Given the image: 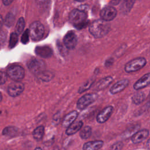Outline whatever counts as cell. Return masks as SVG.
<instances>
[{
    "label": "cell",
    "instance_id": "obj_1",
    "mask_svg": "<svg viewBox=\"0 0 150 150\" xmlns=\"http://www.w3.org/2000/svg\"><path fill=\"white\" fill-rule=\"evenodd\" d=\"M110 30V25L107 21L98 19L91 23L89 27L90 33L95 38H102L106 35Z\"/></svg>",
    "mask_w": 150,
    "mask_h": 150
},
{
    "label": "cell",
    "instance_id": "obj_2",
    "mask_svg": "<svg viewBox=\"0 0 150 150\" xmlns=\"http://www.w3.org/2000/svg\"><path fill=\"white\" fill-rule=\"evenodd\" d=\"M87 17V14L84 11L77 9L73 10L69 15L70 21L78 28L86 23Z\"/></svg>",
    "mask_w": 150,
    "mask_h": 150
},
{
    "label": "cell",
    "instance_id": "obj_3",
    "mask_svg": "<svg viewBox=\"0 0 150 150\" xmlns=\"http://www.w3.org/2000/svg\"><path fill=\"white\" fill-rule=\"evenodd\" d=\"M8 76L15 81H19L25 77V70L19 65H12L6 70Z\"/></svg>",
    "mask_w": 150,
    "mask_h": 150
},
{
    "label": "cell",
    "instance_id": "obj_4",
    "mask_svg": "<svg viewBox=\"0 0 150 150\" xmlns=\"http://www.w3.org/2000/svg\"><path fill=\"white\" fill-rule=\"evenodd\" d=\"M29 35L31 39L34 41H38L42 39L45 32L43 25L39 21L33 22L29 29Z\"/></svg>",
    "mask_w": 150,
    "mask_h": 150
},
{
    "label": "cell",
    "instance_id": "obj_5",
    "mask_svg": "<svg viewBox=\"0 0 150 150\" xmlns=\"http://www.w3.org/2000/svg\"><path fill=\"white\" fill-rule=\"evenodd\" d=\"M146 63L144 57H137L128 62L125 66L124 69L127 73L135 72L143 68Z\"/></svg>",
    "mask_w": 150,
    "mask_h": 150
},
{
    "label": "cell",
    "instance_id": "obj_6",
    "mask_svg": "<svg viewBox=\"0 0 150 150\" xmlns=\"http://www.w3.org/2000/svg\"><path fill=\"white\" fill-rule=\"evenodd\" d=\"M98 98L96 93H88L81 97L77 102V108L80 110H83L89 105L93 103Z\"/></svg>",
    "mask_w": 150,
    "mask_h": 150
},
{
    "label": "cell",
    "instance_id": "obj_7",
    "mask_svg": "<svg viewBox=\"0 0 150 150\" xmlns=\"http://www.w3.org/2000/svg\"><path fill=\"white\" fill-rule=\"evenodd\" d=\"M28 67L29 70L36 76L45 70L46 65L43 61L38 59H33L28 63Z\"/></svg>",
    "mask_w": 150,
    "mask_h": 150
},
{
    "label": "cell",
    "instance_id": "obj_8",
    "mask_svg": "<svg viewBox=\"0 0 150 150\" xmlns=\"http://www.w3.org/2000/svg\"><path fill=\"white\" fill-rule=\"evenodd\" d=\"M24 90V84L19 81H15L11 83L7 88L8 94L13 97L21 94Z\"/></svg>",
    "mask_w": 150,
    "mask_h": 150
},
{
    "label": "cell",
    "instance_id": "obj_9",
    "mask_svg": "<svg viewBox=\"0 0 150 150\" xmlns=\"http://www.w3.org/2000/svg\"><path fill=\"white\" fill-rule=\"evenodd\" d=\"M63 42L67 49H74L77 43V38L76 33L73 31L67 32L64 37Z\"/></svg>",
    "mask_w": 150,
    "mask_h": 150
},
{
    "label": "cell",
    "instance_id": "obj_10",
    "mask_svg": "<svg viewBox=\"0 0 150 150\" xmlns=\"http://www.w3.org/2000/svg\"><path fill=\"white\" fill-rule=\"evenodd\" d=\"M117 15V11L112 6H106L100 12L101 18L105 21H110L115 18Z\"/></svg>",
    "mask_w": 150,
    "mask_h": 150
},
{
    "label": "cell",
    "instance_id": "obj_11",
    "mask_svg": "<svg viewBox=\"0 0 150 150\" xmlns=\"http://www.w3.org/2000/svg\"><path fill=\"white\" fill-rule=\"evenodd\" d=\"M113 111V107L111 105L105 107L101 110L97 116V121L98 122L102 124L106 122L110 117Z\"/></svg>",
    "mask_w": 150,
    "mask_h": 150
},
{
    "label": "cell",
    "instance_id": "obj_12",
    "mask_svg": "<svg viewBox=\"0 0 150 150\" xmlns=\"http://www.w3.org/2000/svg\"><path fill=\"white\" fill-rule=\"evenodd\" d=\"M128 79H122L115 83L110 89V92L112 94H115L124 90L129 84Z\"/></svg>",
    "mask_w": 150,
    "mask_h": 150
},
{
    "label": "cell",
    "instance_id": "obj_13",
    "mask_svg": "<svg viewBox=\"0 0 150 150\" xmlns=\"http://www.w3.org/2000/svg\"><path fill=\"white\" fill-rule=\"evenodd\" d=\"M150 84V73H147L142 76L134 84V88L135 90H139L146 87Z\"/></svg>",
    "mask_w": 150,
    "mask_h": 150
},
{
    "label": "cell",
    "instance_id": "obj_14",
    "mask_svg": "<svg viewBox=\"0 0 150 150\" xmlns=\"http://www.w3.org/2000/svg\"><path fill=\"white\" fill-rule=\"evenodd\" d=\"M78 112L76 110H74L66 115L62 122V127L64 128H67L69 127L76 120L78 117Z\"/></svg>",
    "mask_w": 150,
    "mask_h": 150
},
{
    "label": "cell",
    "instance_id": "obj_15",
    "mask_svg": "<svg viewBox=\"0 0 150 150\" xmlns=\"http://www.w3.org/2000/svg\"><path fill=\"white\" fill-rule=\"evenodd\" d=\"M149 135V131L143 129L138 131L132 137L131 141L134 144H138L144 141Z\"/></svg>",
    "mask_w": 150,
    "mask_h": 150
},
{
    "label": "cell",
    "instance_id": "obj_16",
    "mask_svg": "<svg viewBox=\"0 0 150 150\" xmlns=\"http://www.w3.org/2000/svg\"><path fill=\"white\" fill-rule=\"evenodd\" d=\"M36 54L43 58H47L52 56V49L47 46H37L35 49Z\"/></svg>",
    "mask_w": 150,
    "mask_h": 150
},
{
    "label": "cell",
    "instance_id": "obj_17",
    "mask_svg": "<svg viewBox=\"0 0 150 150\" xmlns=\"http://www.w3.org/2000/svg\"><path fill=\"white\" fill-rule=\"evenodd\" d=\"M104 142L101 140H95L87 142L83 145V150H98L103 145Z\"/></svg>",
    "mask_w": 150,
    "mask_h": 150
},
{
    "label": "cell",
    "instance_id": "obj_18",
    "mask_svg": "<svg viewBox=\"0 0 150 150\" xmlns=\"http://www.w3.org/2000/svg\"><path fill=\"white\" fill-rule=\"evenodd\" d=\"M83 122L81 121H78L74 122L69 127H67L66 130V134L67 135H71L77 132L83 127Z\"/></svg>",
    "mask_w": 150,
    "mask_h": 150
},
{
    "label": "cell",
    "instance_id": "obj_19",
    "mask_svg": "<svg viewBox=\"0 0 150 150\" xmlns=\"http://www.w3.org/2000/svg\"><path fill=\"white\" fill-rule=\"evenodd\" d=\"M113 79L111 76H107L100 80L96 84V88L97 90H101L107 88L112 81Z\"/></svg>",
    "mask_w": 150,
    "mask_h": 150
},
{
    "label": "cell",
    "instance_id": "obj_20",
    "mask_svg": "<svg viewBox=\"0 0 150 150\" xmlns=\"http://www.w3.org/2000/svg\"><path fill=\"white\" fill-rule=\"evenodd\" d=\"M140 126L138 124H135L130 126L122 134V137L124 138H127L130 137H132L139 129Z\"/></svg>",
    "mask_w": 150,
    "mask_h": 150
},
{
    "label": "cell",
    "instance_id": "obj_21",
    "mask_svg": "<svg viewBox=\"0 0 150 150\" xmlns=\"http://www.w3.org/2000/svg\"><path fill=\"white\" fill-rule=\"evenodd\" d=\"M54 75L53 72L48 70H44L40 73H39V74H38L37 77L40 80L43 81L47 82L50 81L52 79H53V78L54 77Z\"/></svg>",
    "mask_w": 150,
    "mask_h": 150
},
{
    "label": "cell",
    "instance_id": "obj_22",
    "mask_svg": "<svg viewBox=\"0 0 150 150\" xmlns=\"http://www.w3.org/2000/svg\"><path fill=\"white\" fill-rule=\"evenodd\" d=\"M45 132V128L43 126L40 125L36 127L32 132V135L34 139L38 141H40L44 135Z\"/></svg>",
    "mask_w": 150,
    "mask_h": 150
},
{
    "label": "cell",
    "instance_id": "obj_23",
    "mask_svg": "<svg viewBox=\"0 0 150 150\" xmlns=\"http://www.w3.org/2000/svg\"><path fill=\"white\" fill-rule=\"evenodd\" d=\"M145 98V95L143 92L138 91L135 93L132 97V102L137 105L142 103Z\"/></svg>",
    "mask_w": 150,
    "mask_h": 150
},
{
    "label": "cell",
    "instance_id": "obj_24",
    "mask_svg": "<svg viewBox=\"0 0 150 150\" xmlns=\"http://www.w3.org/2000/svg\"><path fill=\"white\" fill-rule=\"evenodd\" d=\"M18 129L16 127L13 126H8L5 127L2 131V134L9 137H14L18 133Z\"/></svg>",
    "mask_w": 150,
    "mask_h": 150
},
{
    "label": "cell",
    "instance_id": "obj_25",
    "mask_svg": "<svg viewBox=\"0 0 150 150\" xmlns=\"http://www.w3.org/2000/svg\"><path fill=\"white\" fill-rule=\"evenodd\" d=\"M92 133V129L90 126H85L80 131V137L82 139H86L88 138Z\"/></svg>",
    "mask_w": 150,
    "mask_h": 150
},
{
    "label": "cell",
    "instance_id": "obj_26",
    "mask_svg": "<svg viewBox=\"0 0 150 150\" xmlns=\"http://www.w3.org/2000/svg\"><path fill=\"white\" fill-rule=\"evenodd\" d=\"M94 82V79L93 78L89 79L87 80L86 81H85L79 88L78 93H81L86 90H87L88 88H90V87L92 86V84Z\"/></svg>",
    "mask_w": 150,
    "mask_h": 150
},
{
    "label": "cell",
    "instance_id": "obj_27",
    "mask_svg": "<svg viewBox=\"0 0 150 150\" xmlns=\"http://www.w3.org/2000/svg\"><path fill=\"white\" fill-rule=\"evenodd\" d=\"M25 26V22L24 19L23 18H20L18 21V22L16 25V32L18 35L21 34L23 32Z\"/></svg>",
    "mask_w": 150,
    "mask_h": 150
},
{
    "label": "cell",
    "instance_id": "obj_28",
    "mask_svg": "<svg viewBox=\"0 0 150 150\" xmlns=\"http://www.w3.org/2000/svg\"><path fill=\"white\" fill-rule=\"evenodd\" d=\"M18 40V34L16 32H13L11 34L9 46L10 48H12L15 46Z\"/></svg>",
    "mask_w": 150,
    "mask_h": 150
},
{
    "label": "cell",
    "instance_id": "obj_29",
    "mask_svg": "<svg viewBox=\"0 0 150 150\" xmlns=\"http://www.w3.org/2000/svg\"><path fill=\"white\" fill-rule=\"evenodd\" d=\"M15 21V17L12 13H8V15L6 16L5 18V24L8 26H11L13 25Z\"/></svg>",
    "mask_w": 150,
    "mask_h": 150
},
{
    "label": "cell",
    "instance_id": "obj_30",
    "mask_svg": "<svg viewBox=\"0 0 150 150\" xmlns=\"http://www.w3.org/2000/svg\"><path fill=\"white\" fill-rule=\"evenodd\" d=\"M123 145H124L123 143L121 141H119L112 145L110 146L109 150H121L123 147Z\"/></svg>",
    "mask_w": 150,
    "mask_h": 150
},
{
    "label": "cell",
    "instance_id": "obj_31",
    "mask_svg": "<svg viewBox=\"0 0 150 150\" xmlns=\"http://www.w3.org/2000/svg\"><path fill=\"white\" fill-rule=\"evenodd\" d=\"M29 30H26L22 38H21V42L23 43V44H26L28 41H29Z\"/></svg>",
    "mask_w": 150,
    "mask_h": 150
},
{
    "label": "cell",
    "instance_id": "obj_32",
    "mask_svg": "<svg viewBox=\"0 0 150 150\" xmlns=\"http://www.w3.org/2000/svg\"><path fill=\"white\" fill-rule=\"evenodd\" d=\"M134 1H135V0H125L124 3L125 8L127 10L129 11L130 9L132 7L133 4L134 3Z\"/></svg>",
    "mask_w": 150,
    "mask_h": 150
},
{
    "label": "cell",
    "instance_id": "obj_33",
    "mask_svg": "<svg viewBox=\"0 0 150 150\" xmlns=\"http://www.w3.org/2000/svg\"><path fill=\"white\" fill-rule=\"evenodd\" d=\"M7 77L8 75L6 74V73H4L3 71H1V80H0V83L1 84H3L4 83H5L7 80Z\"/></svg>",
    "mask_w": 150,
    "mask_h": 150
},
{
    "label": "cell",
    "instance_id": "obj_34",
    "mask_svg": "<svg viewBox=\"0 0 150 150\" xmlns=\"http://www.w3.org/2000/svg\"><path fill=\"white\" fill-rule=\"evenodd\" d=\"M60 112H57L56 114H54V117H53V121H55L56 122H58L59 121H60V114H59Z\"/></svg>",
    "mask_w": 150,
    "mask_h": 150
},
{
    "label": "cell",
    "instance_id": "obj_35",
    "mask_svg": "<svg viewBox=\"0 0 150 150\" xmlns=\"http://www.w3.org/2000/svg\"><path fill=\"white\" fill-rule=\"evenodd\" d=\"M13 0H2V2L5 5H10Z\"/></svg>",
    "mask_w": 150,
    "mask_h": 150
},
{
    "label": "cell",
    "instance_id": "obj_36",
    "mask_svg": "<svg viewBox=\"0 0 150 150\" xmlns=\"http://www.w3.org/2000/svg\"><path fill=\"white\" fill-rule=\"evenodd\" d=\"M112 62H113V61H112V59L107 60L106 61V62H105V66H106V67H109L110 66H111V65L112 64Z\"/></svg>",
    "mask_w": 150,
    "mask_h": 150
},
{
    "label": "cell",
    "instance_id": "obj_37",
    "mask_svg": "<svg viewBox=\"0 0 150 150\" xmlns=\"http://www.w3.org/2000/svg\"><path fill=\"white\" fill-rule=\"evenodd\" d=\"M146 146L148 149H150V138L149 139H148V141H146Z\"/></svg>",
    "mask_w": 150,
    "mask_h": 150
},
{
    "label": "cell",
    "instance_id": "obj_38",
    "mask_svg": "<svg viewBox=\"0 0 150 150\" xmlns=\"http://www.w3.org/2000/svg\"><path fill=\"white\" fill-rule=\"evenodd\" d=\"M47 1V0H36V1L38 4H42L45 3V2H46Z\"/></svg>",
    "mask_w": 150,
    "mask_h": 150
},
{
    "label": "cell",
    "instance_id": "obj_39",
    "mask_svg": "<svg viewBox=\"0 0 150 150\" xmlns=\"http://www.w3.org/2000/svg\"><path fill=\"white\" fill-rule=\"evenodd\" d=\"M34 150H42L40 147H36Z\"/></svg>",
    "mask_w": 150,
    "mask_h": 150
},
{
    "label": "cell",
    "instance_id": "obj_40",
    "mask_svg": "<svg viewBox=\"0 0 150 150\" xmlns=\"http://www.w3.org/2000/svg\"><path fill=\"white\" fill-rule=\"evenodd\" d=\"M76 1H80V2H81V1H85V0H76Z\"/></svg>",
    "mask_w": 150,
    "mask_h": 150
},
{
    "label": "cell",
    "instance_id": "obj_41",
    "mask_svg": "<svg viewBox=\"0 0 150 150\" xmlns=\"http://www.w3.org/2000/svg\"><path fill=\"white\" fill-rule=\"evenodd\" d=\"M149 98H150V93H149Z\"/></svg>",
    "mask_w": 150,
    "mask_h": 150
}]
</instances>
